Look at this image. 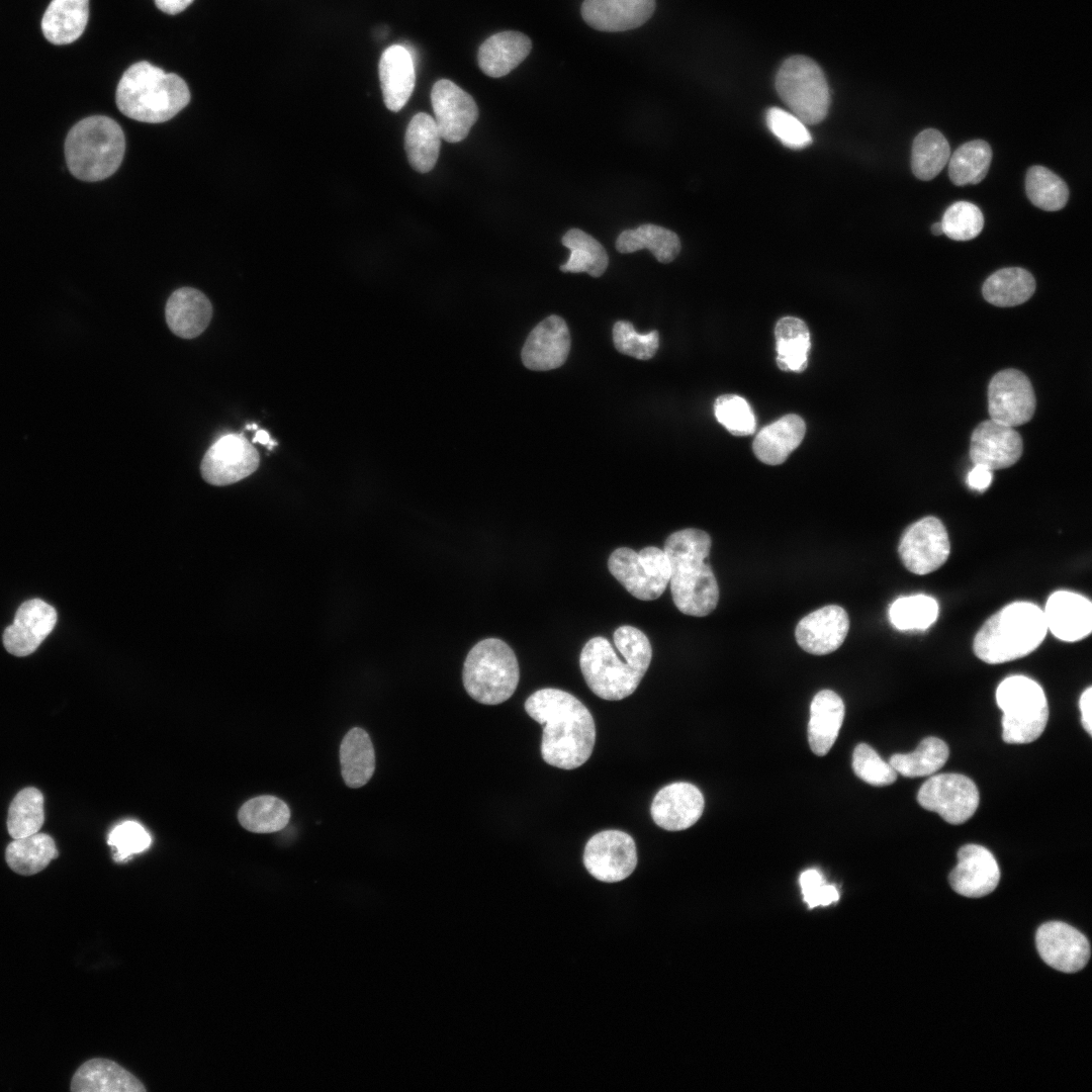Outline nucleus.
Listing matches in <instances>:
<instances>
[{"label": "nucleus", "instance_id": "1", "mask_svg": "<svg viewBox=\"0 0 1092 1092\" xmlns=\"http://www.w3.org/2000/svg\"><path fill=\"white\" fill-rule=\"evenodd\" d=\"M525 710L544 726L541 756L545 762L573 769L590 757L596 724L589 710L576 697L559 689H541L526 700Z\"/></svg>", "mask_w": 1092, "mask_h": 1092}, {"label": "nucleus", "instance_id": "2", "mask_svg": "<svg viewBox=\"0 0 1092 1092\" xmlns=\"http://www.w3.org/2000/svg\"><path fill=\"white\" fill-rule=\"evenodd\" d=\"M614 643L602 636L590 638L582 647L579 665L589 690L599 698L619 701L632 695L652 658L648 637L639 629L623 625L614 632Z\"/></svg>", "mask_w": 1092, "mask_h": 1092}, {"label": "nucleus", "instance_id": "3", "mask_svg": "<svg viewBox=\"0 0 1092 1092\" xmlns=\"http://www.w3.org/2000/svg\"><path fill=\"white\" fill-rule=\"evenodd\" d=\"M711 546L709 534L695 528L673 532L664 542L671 597L685 615L705 617L717 607L719 586L707 562Z\"/></svg>", "mask_w": 1092, "mask_h": 1092}, {"label": "nucleus", "instance_id": "4", "mask_svg": "<svg viewBox=\"0 0 1092 1092\" xmlns=\"http://www.w3.org/2000/svg\"><path fill=\"white\" fill-rule=\"evenodd\" d=\"M115 101L125 116L142 122L160 123L174 117L189 103L190 91L178 75L143 61L123 73Z\"/></svg>", "mask_w": 1092, "mask_h": 1092}, {"label": "nucleus", "instance_id": "5", "mask_svg": "<svg viewBox=\"0 0 1092 1092\" xmlns=\"http://www.w3.org/2000/svg\"><path fill=\"white\" fill-rule=\"evenodd\" d=\"M1048 627L1043 611L1029 602H1014L992 615L974 638L976 656L989 664L1028 655L1043 641Z\"/></svg>", "mask_w": 1092, "mask_h": 1092}, {"label": "nucleus", "instance_id": "6", "mask_svg": "<svg viewBox=\"0 0 1092 1092\" xmlns=\"http://www.w3.org/2000/svg\"><path fill=\"white\" fill-rule=\"evenodd\" d=\"M125 139L120 125L104 115L77 122L68 132L65 156L70 172L88 182L111 176L120 166Z\"/></svg>", "mask_w": 1092, "mask_h": 1092}, {"label": "nucleus", "instance_id": "7", "mask_svg": "<svg viewBox=\"0 0 1092 1092\" xmlns=\"http://www.w3.org/2000/svg\"><path fill=\"white\" fill-rule=\"evenodd\" d=\"M467 694L485 705H497L510 699L520 678L514 650L498 638H486L468 652L462 670Z\"/></svg>", "mask_w": 1092, "mask_h": 1092}, {"label": "nucleus", "instance_id": "8", "mask_svg": "<svg viewBox=\"0 0 1092 1092\" xmlns=\"http://www.w3.org/2000/svg\"><path fill=\"white\" fill-rule=\"evenodd\" d=\"M1001 709L1002 738L1006 743L1024 744L1037 739L1049 720V706L1042 688L1025 675H1011L996 690Z\"/></svg>", "mask_w": 1092, "mask_h": 1092}, {"label": "nucleus", "instance_id": "9", "mask_svg": "<svg viewBox=\"0 0 1092 1092\" xmlns=\"http://www.w3.org/2000/svg\"><path fill=\"white\" fill-rule=\"evenodd\" d=\"M776 88L791 112L805 124H817L827 115L829 87L822 69L812 59L793 56L780 67Z\"/></svg>", "mask_w": 1092, "mask_h": 1092}, {"label": "nucleus", "instance_id": "10", "mask_svg": "<svg viewBox=\"0 0 1092 1092\" xmlns=\"http://www.w3.org/2000/svg\"><path fill=\"white\" fill-rule=\"evenodd\" d=\"M608 568L629 594L641 601L658 599L669 582L668 558L664 550L654 546L639 552L617 548L609 557Z\"/></svg>", "mask_w": 1092, "mask_h": 1092}, {"label": "nucleus", "instance_id": "11", "mask_svg": "<svg viewBox=\"0 0 1092 1092\" xmlns=\"http://www.w3.org/2000/svg\"><path fill=\"white\" fill-rule=\"evenodd\" d=\"M975 783L960 774H939L930 777L920 787L917 801L921 807L935 812L950 824L969 820L979 805Z\"/></svg>", "mask_w": 1092, "mask_h": 1092}, {"label": "nucleus", "instance_id": "12", "mask_svg": "<svg viewBox=\"0 0 1092 1092\" xmlns=\"http://www.w3.org/2000/svg\"><path fill=\"white\" fill-rule=\"evenodd\" d=\"M634 839L621 830H604L593 835L584 846L583 863L597 880L607 883L628 878L637 866Z\"/></svg>", "mask_w": 1092, "mask_h": 1092}, {"label": "nucleus", "instance_id": "13", "mask_svg": "<svg viewBox=\"0 0 1092 1092\" xmlns=\"http://www.w3.org/2000/svg\"><path fill=\"white\" fill-rule=\"evenodd\" d=\"M949 551L947 532L941 521L934 517H925L912 524L899 545L904 566L919 575L938 569L947 560Z\"/></svg>", "mask_w": 1092, "mask_h": 1092}, {"label": "nucleus", "instance_id": "14", "mask_svg": "<svg viewBox=\"0 0 1092 1092\" xmlns=\"http://www.w3.org/2000/svg\"><path fill=\"white\" fill-rule=\"evenodd\" d=\"M259 460V453L243 434H228L206 451L200 471L206 482L228 485L251 475Z\"/></svg>", "mask_w": 1092, "mask_h": 1092}, {"label": "nucleus", "instance_id": "15", "mask_svg": "<svg viewBox=\"0 0 1092 1092\" xmlns=\"http://www.w3.org/2000/svg\"><path fill=\"white\" fill-rule=\"evenodd\" d=\"M1035 394L1021 371L1006 369L995 374L988 387L991 420L1016 427L1030 421L1035 411Z\"/></svg>", "mask_w": 1092, "mask_h": 1092}, {"label": "nucleus", "instance_id": "16", "mask_svg": "<svg viewBox=\"0 0 1092 1092\" xmlns=\"http://www.w3.org/2000/svg\"><path fill=\"white\" fill-rule=\"evenodd\" d=\"M431 102L441 138L448 143L463 141L478 118L471 95L452 81L441 79L432 88Z\"/></svg>", "mask_w": 1092, "mask_h": 1092}, {"label": "nucleus", "instance_id": "17", "mask_svg": "<svg viewBox=\"0 0 1092 1092\" xmlns=\"http://www.w3.org/2000/svg\"><path fill=\"white\" fill-rule=\"evenodd\" d=\"M1035 943L1042 961L1060 972L1076 973L1090 959V943L1086 936L1065 922L1050 921L1040 925Z\"/></svg>", "mask_w": 1092, "mask_h": 1092}, {"label": "nucleus", "instance_id": "18", "mask_svg": "<svg viewBox=\"0 0 1092 1092\" xmlns=\"http://www.w3.org/2000/svg\"><path fill=\"white\" fill-rule=\"evenodd\" d=\"M1000 870L995 856L979 844H966L958 851V863L949 873L952 890L965 897L980 898L998 886Z\"/></svg>", "mask_w": 1092, "mask_h": 1092}, {"label": "nucleus", "instance_id": "19", "mask_svg": "<svg viewBox=\"0 0 1092 1092\" xmlns=\"http://www.w3.org/2000/svg\"><path fill=\"white\" fill-rule=\"evenodd\" d=\"M1022 439L1013 427L993 420L984 421L973 431L970 457L974 464L990 470L1012 466L1022 454Z\"/></svg>", "mask_w": 1092, "mask_h": 1092}, {"label": "nucleus", "instance_id": "20", "mask_svg": "<svg viewBox=\"0 0 1092 1092\" xmlns=\"http://www.w3.org/2000/svg\"><path fill=\"white\" fill-rule=\"evenodd\" d=\"M848 630L846 611L840 606L829 605L802 618L796 627L795 637L806 652L825 655L841 646Z\"/></svg>", "mask_w": 1092, "mask_h": 1092}, {"label": "nucleus", "instance_id": "21", "mask_svg": "<svg viewBox=\"0 0 1092 1092\" xmlns=\"http://www.w3.org/2000/svg\"><path fill=\"white\" fill-rule=\"evenodd\" d=\"M570 343L565 321L558 315H550L529 334L522 349L523 364L535 371L558 368L567 359Z\"/></svg>", "mask_w": 1092, "mask_h": 1092}, {"label": "nucleus", "instance_id": "22", "mask_svg": "<svg viewBox=\"0 0 1092 1092\" xmlns=\"http://www.w3.org/2000/svg\"><path fill=\"white\" fill-rule=\"evenodd\" d=\"M57 623L56 610L39 599L24 602L17 610L13 623L3 634L6 650L25 656L40 645Z\"/></svg>", "mask_w": 1092, "mask_h": 1092}, {"label": "nucleus", "instance_id": "23", "mask_svg": "<svg viewBox=\"0 0 1092 1092\" xmlns=\"http://www.w3.org/2000/svg\"><path fill=\"white\" fill-rule=\"evenodd\" d=\"M704 805V797L696 786L677 782L657 792L651 803L650 814L659 827L668 831H679L699 820Z\"/></svg>", "mask_w": 1092, "mask_h": 1092}, {"label": "nucleus", "instance_id": "24", "mask_svg": "<svg viewBox=\"0 0 1092 1092\" xmlns=\"http://www.w3.org/2000/svg\"><path fill=\"white\" fill-rule=\"evenodd\" d=\"M1043 615L1048 629L1060 640L1075 642L1091 633L1092 605L1079 594L1068 590L1052 594Z\"/></svg>", "mask_w": 1092, "mask_h": 1092}, {"label": "nucleus", "instance_id": "25", "mask_svg": "<svg viewBox=\"0 0 1092 1092\" xmlns=\"http://www.w3.org/2000/svg\"><path fill=\"white\" fill-rule=\"evenodd\" d=\"M655 10V0H584L583 20L601 31H625L644 24Z\"/></svg>", "mask_w": 1092, "mask_h": 1092}, {"label": "nucleus", "instance_id": "26", "mask_svg": "<svg viewBox=\"0 0 1092 1092\" xmlns=\"http://www.w3.org/2000/svg\"><path fill=\"white\" fill-rule=\"evenodd\" d=\"M379 79L385 106L399 111L410 99L416 81L414 60L404 47L394 44L382 53Z\"/></svg>", "mask_w": 1092, "mask_h": 1092}, {"label": "nucleus", "instance_id": "27", "mask_svg": "<svg viewBox=\"0 0 1092 1092\" xmlns=\"http://www.w3.org/2000/svg\"><path fill=\"white\" fill-rule=\"evenodd\" d=\"M166 322L178 337L192 339L199 336L212 316L209 299L199 290L182 287L174 291L165 308Z\"/></svg>", "mask_w": 1092, "mask_h": 1092}, {"label": "nucleus", "instance_id": "28", "mask_svg": "<svg viewBox=\"0 0 1092 1092\" xmlns=\"http://www.w3.org/2000/svg\"><path fill=\"white\" fill-rule=\"evenodd\" d=\"M531 49L530 38L520 31L497 32L479 47V68L492 78L506 76L528 57Z\"/></svg>", "mask_w": 1092, "mask_h": 1092}, {"label": "nucleus", "instance_id": "29", "mask_svg": "<svg viewBox=\"0 0 1092 1092\" xmlns=\"http://www.w3.org/2000/svg\"><path fill=\"white\" fill-rule=\"evenodd\" d=\"M73 1092H141L143 1083L108 1059H91L82 1064L71 1080Z\"/></svg>", "mask_w": 1092, "mask_h": 1092}, {"label": "nucleus", "instance_id": "30", "mask_svg": "<svg viewBox=\"0 0 1092 1092\" xmlns=\"http://www.w3.org/2000/svg\"><path fill=\"white\" fill-rule=\"evenodd\" d=\"M844 718V704L831 690L817 693L811 703L808 741L812 751L823 756L834 744Z\"/></svg>", "mask_w": 1092, "mask_h": 1092}, {"label": "nucleus", "instance_id": "31", "mask_svg": "<svg viewBox=\"0 0 1092 1092\" xmlns=\"http://www.w3.org/2000/svg\"><path fill=\"white\" fill-rule=\"evenodd\" d=\"M805 432L806 426L801 417L787 415L757 434L753 441L754 454L765 464L779 465L800 445Z\"/></svg>", "mask_w": 1092, "mask_h": 1092}, {"label": "nucleus", "instance_id": "32", "mask_svg": "<svg viewBox=\"0 0 1092 1092\" xmlns=\"http://www.w3.org/2000/svg\"><path fill=\"white\" fill-rule=\"evenodd\" d=\"M89 0H52L42 19L44 37L54 44H68L79 38L88 21Z\"/></svg>", "mask_w": 1092, "mask_h": 1092}, {"label": "nucleus", "instance_id": "33", "mask_svg": "<svg viewBox=\"0 0 1092 1092\" xmlns=\"http://www.w3.org/2000/svg\"><path fill=\"white\" fill-rule=\"evenodd\" d=\"M341 772L349 788L366 785L375 770V753L368 733L359 727L349 730L340 745Z\"/></svg>", "mask_w": 1092, "mask_h": 1092}, {"label": "nucleus", "instance_id": "34", "mask_svg": "<svg viewBox=\"0 0 1092 1092\" xmlns=\"http://www.w3.org/2000/svg\"><path fill=\"white\" fill-rule=\"evenodd\" d=\"M441 134L435 119L424 112L417 113L410 121L404 138V148L410 165L419 173L430 172L436 165Z\"/></svg>", "mask_w": 1092, "mask_h": 1092}, {"label": "nucleus", "instance_id": "35", "mask_svg": "<svg viewBox=\"0 0 1092 1092\" xmlns=\"http://www.w3.org/2000/svg\"><path fill=\"white\" fill-rule=\"evenodd\" d=\"M616 249L623 254L647 249L658 262L666 264L679 254L680 241L672 231L646 223L634 230L623 231L617 238Z\"/></svg>", "mask_w": 1092, "mask_h": 1092}, {"label": "nucleus", "instance_id": "36", "mask_svg": "<svg viewBox=\"0 0 1092 1092\" xmlns=\"http://www.w3.org/2000/svg\"><path fill=\"white\" fill-rule=\"evenodd\" d=\"M775 335L779 368L784 371H804L811 347L807 325L798 317L786 316L777 323Z\"/></svg>", "mask_w": 1092, "mask_h": 1092}, {"label": "nucleus", "instance_id": "37", "mask_svg": "<svg viewBox=\"0 0 1092 1092\" xmlns=\"http://www.w3.org/2000/svg\"><path fill=\"white\" fill-rule=\"evenodd\" d=\"M57 856L58 850L54 839L39 832L13 839L5 851V859L9 868L22 876L39 873Z\"/></svg>", "mask_w": 1092, "mask_h": 1092}, {"label": "nucleus", "instance_id": "38", "mask_svg": "<svg viewBox=\"0 0 1092 1092\" xmlns=\"http://www.w3.org/2000/svg\"><path fill=\"white\" fill-rule=\"evenodd\" d=\"M1035 291V280L1025 269L1003 268L983 284L984 298L996 306H1014L1027 301Z\"/></svg>", "mask_w": 1092, "mask_h": 1092}, {"label": "nucleus", "instance_id": "39", "mask_svg": "<svg viewBox=\"0 0 1092 1092\" xmlns=\"http://www.w3.org/2000/svg\"><path fill=\"white\" fill-rule=\"evenodd\" d=\"M562 244L570 250L568 261L560 266L562 272H586L593 277L602 276L607 270L609 257L602 244L579 229H571L562 237Z\"/></svg>", "mask_w": 1092, "mask_h": 1092}, {"label": "nucleus", "instance_id": "40", "mask_svg": "<svg viewBox=\"0 0 1092 1092\" xmlns=\"http://www.w3.org/2000/svg\"><path fill=\"white\" fill-rule=\"evenodd\" d=\"M948 754L949 750L944 741L929 736L924 738L914 751L906 754H893L889 763L897 774L903 777H928L944 765Z\"/></svg>", "mask_w": 1092, "mask_h": 1092}, {"label": "nucleus", "instance_id": "41", "mask_svg": "<svg viewBox=\"0 0 1092 1092\" xmlns=\"http://www.w3.org/2000/svg\"><path fill=\"white\" fill-rule=\"evenodd\" d=\"M949 157L950 148L945 136L937 129H924L913 141L912 172L918 179L929 181L941 172Z\"/></svg>", "mask_w": 1092, "mask_h": 1092}, {"label": "nucleus", "instance_id": "42", "mask_svg": "<svg viewBox=\"0 0 1092 1092\" xmlns=\"http://www.w3.org/2000/svg\"><path fill=\"white\" fill-rule=\"evenodd\" d=\"M992 150L982 140H974L960 146L948 160V176L957 186L980 183L988 173Z\"/></svg>", "mask_w": 1092, "mask_h": 1092}, {"label": "nucleus", "instance_id": "43", "mask_svg": "<svg viewBox=\"0 0 1092 1092\" xmlns=\"http://www.w3.org/2000/svg\"><path fill=\"white\" fill-rule=\"evenodd\" d=\"M239 821L249 831L271 833L283 829L290 819L287 804L274 796H259L247 801L240 809Z\"/></svg>", "mask_w": 1092, "mask_h": 1092}, {"label": "nucleus", "instance_id": "44", "mask_svg": "<svg viewBox=\"0 0 1092 1092\" xmlns=\"http://www.w3.org/2000/svg\"><path fill=\"white\" fill-rule=\"evenodd\" d=\"M44 821L43 797L35 788H25L13 798L7 817L10 836L20 838L38 832Z\"/></svg>", "mask_w": 1092, "mask_h": 1092}, {"label": "nucleus", "instance_id": "45", "mask_svg": "<svg viewBox=\"0 0 1092 1092\" xmlns=\"http://www.w3.org/2000/svg\"><path fill=\"white\" fill-rule=\"evenodd\" d=\"M1025 190L1031 203L1045 211L1062 209L1069 199L1065 181L1042 166H1032L1027 170Z\"/></svg>", "mask_w": 1092, "mask_h": 1092}, {"label": "nucleus", "instance_id": "46", "mask_svg": "<svg viewBox=\"0 0 1092 1092\" xmlns=\"http://www.w3.org/2000/svg\"><path fill=\"white\" fill-rule=\"evenodd\" d=\"M937 602L925 595L901 597L889 609L892 625L901 631L925 630L938 617Z\"/></svg>", "mask_w": 1092, "mask_h": 1092}, {"label": "nucleus", "instance_id": "47", "mask_svg": "<svg viewBox=\"0 0 1092 1092\" xmlns=\"http://www.w3.org/2000/svg\"><path fill=\"white\" fill-rule=\"evenodd\" d=\"M940 222L943 234L951 240L969 241L981 233L984 216L976 204L958 201L944 211Z\"/></svg>", "mask_w": 1092, "mask_h": 1092}, {"label": "nucleus", "instance_id": "48", "mask_svg": "<svg viewBox=\"0 0 1092 1092\" xmlns=\"http://www.w3.org/2000/svg\"><path fill=\"white\" fill-rule=\"evenodd\" d=\"M718 422L734 436H747L755 431V418L748 402L735 394L719 396L714 403Z\"/></svg>", "mask_w": 1092, "mask_h": 1092}, {"label": "nucleus", "instance_id": "49", "mask_svg": "<svg viewBox=\"0 0 1092 1092\" xmlns=\"http://www.w3.org/2000/svg\"><path fill=\"white\" fill-rule=\"evenodd\" d=\"M613 341L620 353L639 360L651 359L659 346L657 331L639 334L633 325L626 321H619L614 325Z\"/></svg>", "mask_w": 1092, "mask_h": 1092}, {"label": "nucleus", "instance_id": "50", "mask_svg": "<svg viewBox=\"0 0 1092 1092\" xmlns=\"http://www.w3.org/2000/svg\"><path fill=\"white\" fill-rule=\"evenodd\" d=\"M852 768L860 780L872 786H888L897 779V772L892 765L866 743H860L854 748Z\"/></svg>", "mask_w": 1092, "mask_h": 1092}, {"label": "nucleus", "instance_id": "51", "mask_svg": "<svg viewBox=\"0 0 1092 1092\" xmlns=\"http://www.w3.org/2000/svg\"><path fill=\"white\" fill-rule=\"evenodd\" d=\"M766 122L775 136L788 148L800 150L812 143L805 123L792 112L771 107L766 113Z\"/></svg>", "mask_w": 1092, "mask_h": 1092}, {"label": "nucleus", "instance_id": "52", "mask_svg": "<svg viewBox=\"0 0 1092 1092\" xmlns=\"http://www.w3.org/2000/svg\"><path fill=\"white\" fill-rule=\"evenodd\" d=\"M107 843L116 850L113 855L114 860L123 861L131 854L147 849L151 844V837L141 824L126 821L113 828Z\"/></svg>", "mask_w": 1092, "mask_h": 1092}, {"label": "nucleus", "instance_id": "53", "mask_svg": "<svg viewBox=\"0 0 1092 1092\" xmlns=\"http://www.w3.org/2000/svg\"><path fill=\"white\" fill-rule=\"evenodd\" d=\"M839 899L837 889L832 885L823 884L812 895L804 898L810 907L827 906Z\"/></svg>", "mask_w": 1092, "mask_h": 1092}, {"label": "nucleus", "instance_id": "54", "mask_svg": "<svg viewBox=\"0 0 1092 1092\" xmlns=\"http://www.w3.org/2000/svg\"><path fill=\"white\" fill-rule=\"evenodd\" d=\"M991 481V470L984 465L975 464L974 468L969 472L968 483L973 489L984 490L990 485Z\"/></svg>", "mask_w": 1092, "mask_h": 1092}, {"label": "nucleus", "instance_id": "55", "mask_svg": "<svg viewBox=\"0 0 1092 1092\" xmlns=\"http://www.w3.org/2000/svg\"><path fill=\"white\" fill-rule=\"evenodd\" d=\"M799 881L804 898L811 895L825 883L822 875L817 870L805 871L801 874Z\"/></svg>", "mask_w": 1092, "mask_h": 1092}, {"label": "nucleus", "instance_id": "56", "mask_svg": "<svg viewBox=\"0 0 1092 1092\" xmlns=\"http://www.w3.org/2000/svg\"><path fill=\"white\" fill-rule=\"evenodd\" d=\"M1092 688H1087L1081 695L1079 700V708L1081 711V721L1084 729L1091 735L1092 734Z\"/></svg>", "mask_w": 1092, "mask_h": 1092}, {"label": "nucleus", "instance_id": "57", "mask_svg": "<svg viewBox=\"0 0 1092 1092\" xmlns=\"http://www.w3.org/2000/svg\"><path fill=\"white\" fill-rule=\"evenodd\" d=\"M164 13L175 15L185 10L194 0H154Z\"/></svg>", "mask_w": 1092, "mask_h": 1092}, {"label": "nucleus", "instance_id": "58", "mask_svg": "<svg viewBox=\"0 0 1092 1092\" xmlns=\"http://www.w3.org/2000/svg\"><path fill=\"white\" fill-rule=\"evenodd\" d=\"M253 442L254 443L258 442V443H260V444H262L264 446H267L268 449H272L276 445V442L271 440V438L269 436V433L267 431L258 430V429H257L256 434H255V436L253 438Z\"/></svg>", "mask_w": 1092, "mask_h": 1092}, {"label": "nucleus", "instance_id": "59", "mask_svg": "<svg viewBox=\"0 0 1092 1092\" xmlns=\"http://www.w3.org/2000/svg\"><path fill=\"white\" fill-rule=\"evenodd\" d=\"M931 232L935 236L943 234L941 222H935L931 225Z\"/></svg>", "mask_w": 1092, "mask_h": 1092}, {"label": "nucleus", "instance_id": "60", "mask_svg": "<svg viewBox=\"0 0 1092 1092\" xmlns=\"http://www.w3.org/2000/svg\"><path fill=\"white\" fill-rule=\"evenodd\" d=\"M246 428H247L248 430H257V429H258V426H257L256 424H252V425H250V424H249V425H247V427H246Z\"/></svg>", "mask_w": 1092, "mask_h": 1092}]
</instances>
